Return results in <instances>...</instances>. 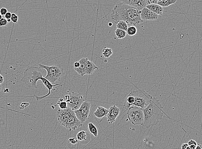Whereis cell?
I'll use <instances>...</instances> for the list:
<instances>
[{"mask_svg": "<svg viewBox=\"0 0 202 149\" xmlns=\"http://www.w3.org/2000/svg\"><path fill=\"white\" fill-rule=\"evenodd\" d=\"M57 118L63 126L70 131L77 130L83 123L77 117L74 111L69 107L63 110L58 109Z\"/></svg>", "mask_w": 202, "mask_h": 149, "instance_id": "3957f363", "label": "cell"}, {"mask_svg": "<svg viewBox=\"0 0 202 149\" xmlns=\"http://www.w3.org/2000/svg\"><path fill=\"white\" fill-rule=\"evenodd\" d=\"M35 67H31L26 70L24 72V76L21 79L26 86L30 88H37V83L43 77V73L41 71L35 69Z\"/></svg>", "mask_w": 202, "mask_h": 149, "instance_id": "277c9868", "label": "cell"}, {"mask_svg": "<svg viewBox=\"0 0 202 149\" xmlns=\"http://www.w3.org/2000/svg\"><path fill=\"white\" fill-rule=\"evenodd\" d=\"M188 145V144L187 143H184V144H182L181 146V148L182 149H185L187 148Z\"/></svg>", "mask_w": 202, "mask_h": 149, "instance_id": "e575fe53", "label": "cell"}, {"mask_svg": "<svg viewBox=\"0 0 202 149\" xmlns=\"http://www.w3.org/2000/svg\"><path fill=\"white\" fill-rule=\"evenodd\" d=\"M140 16L143 21L155 20L158 18V14L151 11L146 7L140 10Z\"/></svg>", "mask_w": 202, "mask_h": 149, "instance_id": "30bf717a", "label": "cell"}, {"mask_svg": "<svg viewBox=\"0 0 202 149\" xmlns=\"http://www.w3.org/2000/svg\"><path fill=\"white\" fill-rule=\"evenodd\" d=\"M8 22L7 19L5 18H2L0 20V27H4L7 25Z\"/></svg>", "mask_w": 202, "mask_h": 149, "instance_id": "83f0119b", "label": "cell"}, {"mask_svg": "<svg viewBox=\"0 0 202 149\" xmlns=\"http://www.w3.org/2000/svg\"><path fill=\"white\" fill-rule=\"evenodd\" d=\"M112 25H113V24H112V23H109L108 26H109L110 27L112 26Z\"/></svg>", "mask_w": 202, "mask_h": 149, "instance_id": "74e56055", "label": "cell"}, {"mask_svg": "<svg viewBox=\"0 0 202 149\" xmlns=\"http://www.w3.org/2000/svg\"><path fill=\"white\" fill-rule=\"evenodd\" d=\"M127 117L133 125H143L144 116L142 108L132 105L127 110Z\"/></svg>", "mask_w": 202, "mask_h": 149, "instance_id": "52a82bcc", "label": "cell"}, {"mask_svg": "<svg viewBox=\"0 0 202 149\" xmlns=\"http://www.w3.org/2000/svg\"><path fill=\"white\" fill-rule=\"evenodd\" d=\"M188 145L190 148L191 149H196V147H197V142L195 140L191 139L189 142L187 143Z\"/></svg>", "mask_w": 202, "mask_h": 149, "instance_id": "484cf974", "label": "cell"}, {"mask_svg": "<svg viewBox=\"0 0 202 149\" xmlns=\"http://www.w3.org/2000/svg\"><path fill=\"white\" fill-rule=\"evenodd\" d=\"M80 65V63L79 62H76L74 63V68H78L79 67Z\"/></svg>", "mask_w": 202, "mask_h": 149, "instance_id": "836d02e7", "label": "cell"}, {"mask_svg": "<svg viewBox=\"0 0 202 149\" xmlns=\"http://www.w3.org/2000/svg\"><path fill=\"white\" fill-rule=\"evenodd\" d=\"M10 19H11V22H12L13 23L16 24V23H18L19 17L15 13H12L11 17Z\"/></svg>", "mask_w": 202, "mask_h": 149, "instance_id": "4316f807", "label": "cell"}, {"mask_svg": "<svg viewBox=\"0 0 202 149\" xmlns=\"http://www.w3.org/2000/svg\"><path fill=\"white\" fill-rule=\"evenodd\" d=\"M120 113V108L115 105H113L110 107L108 109V113L106 116L109 123L111 124L114 122L117 117L119 116Z\"/></svg>", "mask_w": 202, "mask_h": 149, "instance_id": "7c38bea8", "label": "cell"}, {"mask_svg": "<svg viewBox=\"0 0 202 149\" xmlns=\"http://www.w3.org/2000/svg\"><path fill=\"white\" fill-rule=\"evenodd\" d=\"M116 27L117 29H120L127 32L128 28V24L125 21L119 20L116 22Z\"/></svg>", "mask_w": 202, "mask_h": 149, "instance_id": "ffe728a7", "label": "cell"}, {"mask_svg": "<svg viewBox=\"0 0 202 149\" xmlns=\"http://www.w3.org/2000/svg\"><path fill=\"white\" fill-rule=\"evenodd\" d=\"M88 126V129L90 133L95 137H97L98 135V130L96 126L92 123H89Z\"/></svg>", "mask_w": 202, "mask_h": 149, "instance_id": "44dd1931", "label": "cell"}, {"mask_svg": "<svg viewBox=\"0 0 202 149\" xmlns=\"http://www.w3.org/2000/svg\"><path fill=\"white\" fill-rule=\"evenodd\" d=\"M137 32V29L135 26H130L128 27L127 31V33L130 37L134 36Z\"/></svg>", "mask_w": 202, "mask_h": 149, "instance_id": "7402d4cb", "label": "cell"}, {"mask_svg": "<svg viewBox=\"0 0 202 149\" xmlns=\"http://www.w3.org/2000/svg\"><path fill=\"white\" fill-rule=\"evenodd\" d=\"M57 104L59 105V108L62 110L68 108L67 102L66 101H64L63 98H60L59 101L57 102Z\"/></svg>", "mask_w": 202, "mask_h": 149, "instance_id": "d4e9b609", "label": "cell"}, {"mask_svg": "<svg viewBox=\"0 0 202 149\" xmlns=\"http://www.w3.org/2000/svg\"><path fill=\"white\" fill-rule=\"evenodd\" d=\"M40 80H41V82H42L43 84L48 89V93H47V94L46 95H45L43 96H38L36 95L34 96H35V98L37 101L41 100L45 98L46 97L48 96V95H50V94H51V91L56 90H54L53 89V87H56L58 86H61V87L62 86V85L60 84H55V85H53L52 83H50L49 80L46 79L45 77H42Z\"/></svg>", "mask_w": 202, "mask_h": 149, "instance_id": "8fae6325", "label": "cell"}, {"mask_svg": "<svg viewBox=\"0 0 202 149\" xmlns=\"http://www.w3.org/2000/svg\"><path fill=\"white\" fill-rule=\"evenodd\" d=\"M29 103H21L20 105V109H23L25 108V107H27Z\"/></svg>", "mask_w": 202, "mask_h": 149, "instance_id": "d6a6232c", "label": "cell"}, {"mask_svg": "<svg viewBox=\"0 0 202 149\" xmlns=\"http://www.w3.org/2000/svg\"><path fill=\"white\" fill-rule=\"evenodd\" d=\"M112 50L110 48L105 47L102 50V54L105 57L109 58L112 54Z\"/></svg>", "mask_w": 202, "mask_h": 149, "instance_id": "cb8c5ba5", "label": "cell"}, {"mask_svg": "<svg viewBox=\"0 0 202 149\" xmlns=\"http://www.w3.org/2000/svg\"><path fill=\"white\" fill-rule=\"evenodd\" d=\"M108 112V109H106L102 106H98L97 110L94 111V115L96 117L101 119L106 116Z\"/></svg>", "mask_w": 202, "mask_h": 149, "instance_id": "e0dca14e", "label": "cell"}, {"mask_svg": "<svg viewBox=\"0 0 202 149\" xmlns=\"http://www.w3.org/2000/svg\"><path fill=\"white\" fill-rule=\"evenodd\" d=\"M2 88V87L1 84H0V92L1 91Z\"/></svg>", "mask_w": 202, "mask_h": 149, "instance_id": "f35d334b", "label": "cell"}, {"mask_svg": "<svg viewBox=\"0 0 202 149\" xmlns=\"http://www.w3.org/2000/svg\"><path fill=\"white\" fill-rule=\"evenodd\" d=\"M4 81V78L2 75L0 74V84H2Z\"/></svg>", "mask_w": 202, "mask_h": 149, "instance_id": "d590c367", "label": "cell"}, {"mask_svg": "<svg viewBox=\"0 0 202 149\" xmlns=\"http://www.w3.org/2000/svg\"><path fill=\"white\" fill-rule=\"evenodd\" d=\"M146 7L158 15H162L163 14L164 8L163 7L157 4H150L146 5Z\"/></svg>", "mask_w": 202, "mask_h": 149, "instance_id": "ac0fdd59", "label": "cell"}, {"mask_svg": "<svg viewBox=\"0 0 202 149\" xmlns=\"http://www.w3.org/2000/svg\"><path fill=\"white\" fill-rule=\"evenodd\" d=\"M7 10L6 8H1L0 9V13L2 15H5L7 13Z\"/></svg>", "mask_w": 202, "mask_h": 149, "instance_id": "4dcf8cb0", "label": "cell"}, {"mask_svg": "<svg viewBox=\"0 0 202 149\" xmlns=\"http://www.w3.org/2000/svg\"><path fill=\"white\" fill-rule=\"evenodd\" d=\"M78 141L77 139H76L75 138H70L69 139V142L71 143L72 145H75L78 142Z\"/></svg>", "mask_w": 202, "mask_h": 149, "instance_id": "f546056e", "label": "cell"}, {"mask_svg": "<svg viewBox=\"0 0 202 149\" xmlns=\"http://www.w3.org/2000/svg\"><path fill=\"white\" fill-rule=\"evenodd\" d=\"M111 17L115 23L122 20L131 26H138L143 21L141 18L140 10L122 3L115 6L112 10Z\"/></svg>", "mask_w": 202, "mask_h": 149, "instance_id": "6da1fadb", "label": "cell"}, {"mask_svg": "<svg viewBox=\"0 0 202 149\" xmlns=\"http://www.w3.org/2000/svg\"><path fill=\"white\" fill-rule=\"evenodd\" d=\"M99 68L93 62L87 59L86 63V74L91 75Z\"/></svg>", "mask_w": 202, "mask_h": 149, "instance_id": "2e32d148", "label": "cell"}, {"mask_svg": "<svg viewBox=\"0 0 202 149\" xmlns=\"http://www.w3.org/2000/svg\"><path fill=\"white\" fill-rule=\"evenodd\" d=\"M158 0H145L146 5L150 4H157Z\"/></svg>", "mask_w": 202, "mask_h": 149, "instance_id": "f1b7e54d", "label": "cell"}, {"mask_svg": "<svg viewBox=\"0 0 202 149\" xmlns=\"http://www.w3.org/2000/svg\"><path fill=\"white\" fill-rule=\"evenodd\" d=\"M65 98L66 101L67 102L68 107L74 111L78 110L85 101L80 94L75 92L66 95Z\"/></svg>", "mask_w": 202, "mask_h": 149, "instance_id": "ba28073f", "label": "cell"}, {"mask_svg": "<svg viewBox=\"0 0 202 149\" xmlns=\"http://www.w3.org/2000/svg\"><path fill=\"white\" fill-rule=\"evenodd\" d=\"M2 18V15H1V13H0V20Z\"/></svg>", "mask_w": 202, "mask_h": 149, "instance_id": "60d3db41", "label": "cell"}, {"mask_svg": "<svg viewBox=\"0 0 202 149\" xmlns=\"http://www.w3.org/2000/svg\"><path fill=\"white\" fill-rule=\"evenodd\" d=\"M88 59V58H85L80 59L79 61L80 63L79 67L78 68H74V70L76 71L77 73L80 76H83L86 74V60Z\"/></svg>", "mask_w": 202, "mask_h": 149, "instance_id": "9a60e30c", "label": "cell"}, {"mask_svg": "<svg viewBox=\"0 0 202 149\" xmlns=\"http://www.w3.org/2000/svg\"><path fill=\"white\" fill-rule=\"evenodd\" d=\"M130 93L135 98V102L133 105L142 109L146 108L149 105L153 98L143 89H139L133 91Z\"/></svg>", "mask_w": 202, "mask_h": 149, "instance_id": "8992f818", "label": "cell"}, {"mask_svg": "<svg viewBox=\"0 0 202 149\" xmlns=\"http://www.w3.org/2000/svg\"><path fill=\"white\" fill-rule=\"evenodd\" d=\"M39 66L41 68L46 70L47 74L45 78L52 84L57 81H60L63 75L64 70L61 66H46L39 64Z\"/></svg>", "mask_w": 202, "mask_h": 149, "instance_id": "5b68a950", "label": "cell"}, {"mask_svg": "<svg viewBox=\"0 0 202 149\" xmlns=\"http://www.w3.org/2000/svg\"><path fill=\"white\" fill-rule=\"evenodd\" d=\"M77 138L80 144L86 145L90 142L91 136L86 131H81L77 134Z\"/></svg>", "mask_w": 202, "mask_h": 149, "instance_id": "5bb4252c", "label": "cell"}, {"mask_svg": "<svg viewBox=\"0 0 202 149\" xmlns=\"http://www.w3.org/2000/svg\"><path fill=\"white\" fill-rule=\"evenodd\" d=\"M90 103L86 101H84L78 110L74 111L77 117L81 122L83 123L88 119L90 115Z\"/></svg>", "mask_w": 202, "mask_h": 149, "instance_id": "9c48e42d", "label": "cell"}, {"mask_svg": "<svg viewBox=\"0 0 202 149\" xmlns=\"http://www.w3.org/2000/svg\"><path fill=\"white\" fill-rule=\"evenodd\" d=\"M7 21L8 23H10V22H11V19H7Z\"/></svg>", "mask_w": 202, "mask_h": 149, "instance_id": "ab89813d", "label": "cell"}, {"mask_svg": "<svg viewBox=\"0 0 202 149\" xmlns=\"http://www.w3.org/2000/svg\"><path fill=\"white\" fill-rule=\"evenodd\" d=\"M196 149H202V146L201 145L198 144V145H197Z\"/></svg>", "mask_w": 202, "mask_h": 149, "instance_id": "8d00e7d4", "label": "cell"}, {"mask_svg": "<svg viewBox=\"0 0 202 149\" xmlns=\"http://www.w3.org/2000/svg\"><path fill=\"white\" fill-rule=\"evenodd\" d=\"M115 33L116 37L119 39H121L126 37L127 34L126 31L119 29H116L115 31Z\"/></svg>", "mask_w": 202, "mask_h": 149, "instance_id": "603a6c76", "label": "cell"}, {"mask_svg": "<svg viewBox=\"0 0 202 149\" xmlns=\"http://www.w3.org/2000/svg\"><path fill=\"white\" fill-rule=\"evenodd\" d=\"M176 1L177 0H161L158 1L157 4L163 7H167L170 5L174 4Z\"/></svg>", "mask_w": 202, "mask_h": 149, "instance_id": "d6986e66", "label": "cell"}, {"mask_svg": "<svg viewBox=\"0 0 202 149\" xmlns=\"http://www.w3.org/2000/svg\"><path fill=\"white\" fill-rule=\"evenodd\" d=\"M142 109L144 116L143 126L147 128L156 125L162 119L164 115L170 118L163 111L161 102L156 98H152L149 105Z\"/></svg>", "mask_w": 202, "mask_h": 149, "instance_id": "7a4b0ae2", "label": "cell"}, {"mask_svg": "<svg viewBox=\"0 0 202 149\" xmlns=\"http://www.w3.org/2000/svg\"><path fill=\"white\" fill-rule=\"evenodd\" d=\"M12 13L9 12H7V13L4 15L5 18L7 19H10L11 17Z\"/></svg>", "mask_w": 202, "mask_h": 149, "instance_id": "1f68e13d", "label": "cell"}, {"mask_svg": "<svg viewBox=\"0 0 202 149\" xmlns=\"http://www.w3.org/2000/svg\"><path fill=\"white\" fill-rule=\"evenodd\" d=\"M120 3H122L134 7L141 10L146 6L145 0H119Z\"/></svg>", "mask_w": 202, "mask_h": 149, "instance_id": "4fadbf2b", "label": "cell"}]
</instances>
